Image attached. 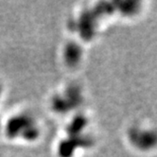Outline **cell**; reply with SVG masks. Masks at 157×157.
Segmentation results:
<instances>
[{
	"instance_id": "1",
	"label": "cell",
	"mask_w": 157,
	"mask_h": 157,
	"mask_svg": "<svg viewBox=\"0 0 157 157\" xmlns=\"http://www.w3.org/2000/svg\"><path fill=\"white\" fill-rule=\"evenodd\" d=\"M29 129H41L35 117L27 112H20L12 116L5 123L6 136L12 141L19 143L33 142L39 137L38 132L27 130Z\"/></svg>"
},
{
	"instance_id": "2",
	"label": "cell",
	"mask_w": 157,
	"mask_h": 157,
	"mask_svg": "<svg viewBox=\"0 0 157 157\" xmlns=\"http://www.w3.org/2000/svg\"><path fill=\"white\" fill-rule=\"evenodd\" d=\"M128 138L131 145L134 148L136 147L138 142L142 138V143L144 151L151 150V147H154L155 143V132L154 130H151L150 127L142 125V124H136L129 128L128 131Z\"/></svg>"
}]
</instances>
